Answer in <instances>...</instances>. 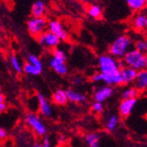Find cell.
Masks as SVG:
<instances>
[{"instance_id":"1","label":"cell","mask_w":147,"mask_h":147,"mask_svg":"<svg viewBox=\"0 0 147 147\" xmlns=\"http://www.w3.org/2000/svg\"><path fill=\"white\" fill-rule=\"evenodd\" d=\"M98 66L100 72L110 77L111 86H124L123 80L120 72L119 61L109 53L102 54L98 57Z\"/></svg>"},{"instance_id":"2","label":"cell","mask_w":147,"mask_h":147,"mask_svg":"<svg viewBox=\"0 0 147 147\" xmlns=\"http://www.w3.org/2000/svg\"><path fill=\"white\" fill-rule=\"evenodd\" d=\"M132 45L133 42L129 35H120L109 45V53L116 59L123 60V57L127 55V53L132 49Z\"/></svg>"},{"instance_id":"3","label":"cell","mask_w":147,"mask_h":147,"mask_svg":"<svg viewBox=\"0 0 147 147\" xmlns=\"http://www.w3.org/2000/svg\"><path fill=\"white\" fill-rule=\"evenodd\" d=\"M67 56L63 49L58 48L52 50V57L49 61V67L57 74L65 76L68 73V66L66 64Z\"/></svg>"},{"instance_id":"4","label":"cell","mask_w":147,"mask_h":147,"mask_svg":"<svg viewBox=\"0 0 147 147\" xmlns=\"http://www.w3.org/2000/svg\"><path fill=\"white\" fill-rule=\"evenodd\" d=\"M123 61L125 65L133 68L137 71L147 69V55L143 54L135 49H130L123 57Z\"/></svg>"},{"instance_id":"5","label":"cell","mask_w":147,"mask_h":147,"mask_svg":"<svg viewBox=\"0 0 147 147\" xmlns=\"http://www.w3.org/2000/svg\"><path fill=\"white\" fill-rule=\"evenodd\" d=\"M26 123L38 137H44L47 134V127L39 115L29 113L26 115Z\"/></svg>"},{"instance_id":"6","label":"cell","mask_w":147,"mask_h":147,"mask_svg":"<svg viewBox=\"0 0 147 147\" xmlns=\"http://www.w3.org/2000/svg\"><path fill=\"white\" fill-rule=\"evenodd\" d=\"M48 24L49 22L44 17H33L28 21V30L32 36L38 38L40 35L46 32V29L48 28Z\"/></svg>"},{"instance_id":"7","label":"cell","mask_w":147,"mask_h":147,"mask_svg":"<svg viewBox=\"0 0 147 147\" xmlns=\"http://www.w3.org/2000/svg\"><path fill=\"white\" fill-rule=\"evenodd\" d=\"M37 40H38V42L42 46H43L46 49H52V50L57 49V46L61 42L60 38L57 34H55L54 33H52L49 30L40 35L37 38Z\"/></svg>"},{"instance_id":"8","label":"cell","mask_w":147,"mask_h":147,"mask_svg":"<svg viewBox=\"0 0 147 147\" xmlns=\"http://www.w3.org/2000/svg\"><path fill=\"white\" fill-rule=\"evenodd\" d=\"M114 93H115V89L113 86L104 85L97 87L94 90V92H93V100H94V101L104 103L105 101L109 100L114 95Z\"/></svg>"},{"instance_id":"9","label":"cell","mask_w":147,"mask_h":147,"mask_svg":"<svg viewBox=\"0 0 147 147\" xmlns=\"http://www.w3.org/2000/svg\"><path fill=\"white\" fill-rule=\"evenodd\" d=\"M48 30L57 34L61 41H68L70 39L69 32L66 30L64 26L59 20H50L48 24Z\"/></svg>"},{"instance_id":"10","label":"cell","mask_w":147,"mask_h":147,"mask_svg":"<svg viewBox=\"0 0 147 147\" xmlns=\"http://www.w3.org/2000/svg\"><path fill=\"white\" fill-rule=\"evenodd\" d=\"M131 25L134 30L138 32L147 31V11L143 10L137 12L131 20Z\"/></svg>"},{"instance_id":"11","label":"cell","mask_w":147,"mask_h":147,"mask_svg":"<svg viewBox=\"0 0 147 147\" xmlns=\"http://www.w3.org/2000/svg\"><path fill=\"white\" fill-rule=\"evenodd\" d=\"M138 99H126L122 100L118 107V112L119 116L122 118H127L129 117L133 110H134L135 107L137 105Z\"/></svg>"},{"instance_id":"12","label":"cell","mask_w":147,"mask_h":147,"mask_svg":"<svg viewBox=\"0 0 147 147\" xmlns=\"http://www.w3.org/2000/svg\"><path fill=\"white\" fill-rule=\"evenodd\" d=\"M36 98L38 101V109H39L40 114L46 118L51 117L53 114V110L48 99L42 94V93H37Z\"/></svg>"},{"instance_id":"13","label":"cell","mask_w":147,"mask_h":147,"mask_svg":"<svg viewBox=\"0 0 147 147\" xmlns=\"http://www.w3.org/2000/svg\"><path fill=\"white\" fill-rule=\"evenodd\" d=\"M120 72H121V75H122V78L123 80V84L129 85V84H132L135 82L138 71H137L133 68H130L129 66L125 65L124 67L121 68Z\"/></svg>"},{"instance_id":"14","label":"cell","mask_w":147,"mask_h":147,"mask_svg":"<svg viewBox=\"0 0 147 147\" xmlns=\"http://www.w3.org/2000/svg\"><path fill=\"white\" fill-rule=\"evenodd\" d=\"M66 94H67L69 101L76 104H81L86 100V95L84 93L80 92L75 89L68 88L66 90Z\"/></svg>"},{"instance_id":"15","label":"cell","mask_w":147,"mask_h":147,"mask_svg":"<svg viewBox=\"0 0 147 147\" xmlns=\"http://www.w3.org/2000/svg\"><path fill=\"white\" fill-rule=\"evenodd\" d=\"M52 101L57 106H65L69 101L67 94H66V90L62 88L57 89L52 94Z\"/></svg>"},{"instance_id":"16","label":"cell","mask_w":147,"mask_h":147,"mask_svg":"<svg viewBox=\"0 0 147 147\" xmlns=\"http://www.w3.org/2000/svg\"><path fill=\"white\" fill-rule=\"evenodd\" d=\"M134 86L139 92H144L147 90V69L138 72L137 78L134 82Z\"/></svg>"},{"instance_id":"17","label":"cell","mask_w":147,"mask_h":147,"mask_svg":"<svg viewBox=\"0 0 147 147\" xmlns=\"http://www.w3.org/2000/svg\"><path fill=\"white\" fill-rule=\"evenodd\" d=\"M119 124H120V117L115 114H112L107 118L104 127L108 132L113 133L117 129Z\"/></svg>"},{"instance_id":"18","label":"cell","mask_w":147,"mask_h":147,"mask_svg":"<svg viewBox=\"0 0 147 147\" xmlns=\"http://www.w3.org/2000/svg\"><path fill=\"white\" fill-rule=\"evenodd\" d=\"M84 139L89 147H100V135L98 132H88L84 136Z\"/></svg>"},{"instance_id":"19","label":"cell","mask_w":147,"mask_h":147,"mask_svg":"<svg viewBox=\"0 0 147 147\" xmlns=\"http://www.w3.org/2000/svg\"><path fill=\"white\" fill-rule=\"evenodd\" d=\"M32 15L34 18H42L45 15L46 12V6L45 4L41 1V0H38V1L34 2L32 5L31 9Z\"/></svg>"},{"instance_id":"20","label":"cell","mask_w":147,"mask_h":147,"mask_svg":"<svg viewBox=\"0 0 147 147\" xmlns=\"http://www.w3.org/2000/svg\"><path fill=\"white\" fill-rule=\"evenodd\" d=\"M129 8L133 11H141L145 9L147 0H125Z\"/></svg>"},{"instance_id":"21","label":"cell","mask_w":147,"mask_h":147,"mask_svg":"<svg viewBox=\"0 0 147 147\" xmlns=\"http://www.w3.org/2000/svg\"><path fill=\"white\" fill-rule=\"evenodd\" d=\"M122 99H138L139 95V91L135 86H129L123 90L122 92Z\"/></svg>"},{"instance_id":"22","label":"cell","mask_w":147,"mask_h":147,"mask_svg":"<svg viewBox=\"0 0 147 147\" xmlns=\"http://www.w3.org/2000/svg\"><path fill=\"white\" fill-rule=\"evenodd\" d=\"M87 13L93 19H100L102 15V9L98 5H91L87 9Z\"/></svg>"},{"instance_id":"23","label":"cell","mask_w":147,"mask_h":147,"mask_svg":"<svg viewBox=\"0 0 147 147\" xmlns=\"http://www.w3.org/2000/svg\"><path fill=\"white\" fill-rule=\"evenodd\" d=\"M23 72H25L28 75H31V76H38L42 71H40L39 69H37L35 66H34L30 63L26 62V63L23 64Z\"/></svg>"},{"instance_id":"24","label":"cell","mask_w":147,"mask_h":147,"mask_svg":"<svg viewBox=\"0 0 147 147\" xmlns=\"http://www.w3.org/2000/svg\"><path fill=\"white\" fill-rule=\"evenodd\" d=\"M10 63L12 70L16 73H21L23 71V65L21 64L20 59L16 55H11L10 57Z\"/></svg>"},{"instance_id":"25","label":"cell","mask_w":147,"mask_h":147,"mask_svg":"<svg viewBox=\"0 0 147 147\" xmlns=\"http://www.w3.org/2000/svg\"><path fill=\"white\" fill-rule=\"evenodd\" d=\"M134 49L138 51L147 55V39L138 38L134 42Z\"/></svg>"},{"instance_id":"26","label":"cell","mask_w":147,"mask_h":147,"mask_svg":"<svg viewBox=\"0 0 147 147\" xmlns=\"http://www.w3.org/2000/svg\"><path fill=\"white\" fill-rule=\"evenodd\" d=\"M28 62L30 63L31 64H33L34 66H35V67L37 69H39L40 71L43 70V64L41 61V59H40L38 57H36L35 55H29L28 57Z\"/></svg>"},{"instance_id":"27","label":"cell","mask_w":147,"mask_h":147,"mask_svg":"<svg viewBox=\"0 0 147 147\" xmlns=\"http://www.w3.org/2000/svg\"><path fill=\"white\" fill-rule=\"evenodd\" d=\"M92 111L95 114H101L104 111V104L101 102L94 101L92 104Z\"/></svg>"},{"instance_id":"28","label":"cell","mask_w":147,"mask_h":147,"mask_svg":"<svg viewBox=\"0 0 147 147\" xmlns=\"http://www.w3.org/2000/svg\"><path fill=\"white\" fill-rule=\"evenodd\" d=\"M84 82V79L81 76H79V75H76L73 79H72V83L74 86H81Z\"/></svg>"},{"instance_id":"29","label":"cell","mask_w":147,"mask_h":147,"mask_svg":"<svg viewBox=\"0 0 147 147\" xmlns=\"http://www.w3.org/2000/svg\"><path fill=\"white\" fill-rule=\"evenodd\" d=\"M7 136H8L7 131H6L4 128L0 127V140H4V139H5V138H7Z\"/></svg>"},{"instance_id":"30","label":"cell","mask_w":147,"mask_h":147,"mask_svg":"<svg viewBox=\"0 0 147 147\" xmlns=\"http://www.w3.org/2000/svg\"><path fill=\"white\" fill-rule=\"evenodd\" d=\"M42 146H43V147H51V145H50V141H49V138L48 137H45V138H43Z\"/></svg>"},{"instance_id":"31","label":"cell","mask_w":147,"mask_h":147,"mask_svg":"<svg viewBox=\"0 0 147 147\" xmlns=\"http://www.w3.org/2000/svg\"><path fill=\"white\" fill-rule=\"evenodd\" d=\"M5 109H6V104H5V102L3 103V104H0V114L3 113Z\"/></svg>"},{"instance_id":"32","label":"cell","mask_w":147,"mask_h":147,"mask_svg":"<svg viewBox=\"0 0 147 147\" xmlns=\"http://www.w3.org/2000/svg\"><path fill=\"white\" fill-rule=\"evenodd\" d=\"M31 147H43V146H42V143L36 142V143L33 144V145H32Z\"/></svg>"},{"instance_id":"33","label":"cell","mask_w":147,"mask_h":147,"mask_svg":"<svg viewBox=\"0 0 147 147\" xmlns=\"http://www.w3.org/2000/svg\"><path fill=\"white\" fill-rule=\"evenodd\" d=\"M5 103V96L2 92H0V104Z\"/></svg>"},{"instance_id":"34","label":"cell","mask_w":147,"mask_h":147,"mask_svg":"<svg viewBox=\"0 0 147 147\" xmlns=\"http://www.w3.org/2000/svg\"><path fill=\"white\" fill-rule=\"evenodd\" d=\"M58 141H59L60 143H64V142H65V138L63 137V136H60V137L58 138Z\"/></svg>"},{"instance_id":"35","label":"cell","mask_w":147,"mask_h":147,"mask_svg":"<svg viewBox=\"0 0 147 147\" xmlns=\"http://www.w3.org/2000/svg\"><path fill=\"white\" fill-rule=\"evenodd\" d=\"M79 1L82 3H90V2H92V0H79Z\"/></svg>"},{"instance_id":"36","label":"cell","mask_w":147,"mask_h":147,"mask_svg":"<svg viewBox=\"0 0 147 147\" xmlns=\"http://www.w3.org/2000/svg\"><path fill=\"white\" fill-rule=\"evenodd\" d=\"M144 10H145V11H147V5H146V6H145V9H144Z\"/></svg>"}]
</instances>
